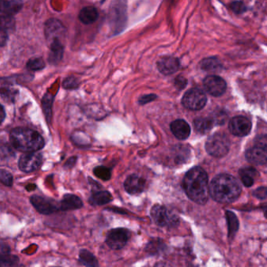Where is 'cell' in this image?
Wrapping results in <instances>:
<instances>
[{"label":"cell","mask_w":267,"mask_h":267,"mask_svg":"<svg viewBox=\"0 0 267 267\" xmlns=\"http://www.w3.org/2000/svg\"><path fill=\"white\" fill-rule=\"evenodd\" d=\"M184 190L191 201L204 204L209 197L208 175L201 167L193 168L187 172L183 181Z\"/></svg>","instance_id":"6da1fadb"},{"label":"cell","mask_w":267,"mask_h":267,"mask_svg":"<svg viewBox=\"0 0 267 267\" xmlns=\"http://www.w3.org/2000/svg\"><path fill=\"white\" fill-rule=\"evenodd\" d=\"M208 191L214 201L222 204H230L241 195V187L238 180L231 175L220 174L211 180Z\"/></svg>","instance_id":"7a4b0ae2"},{"label":"cell","mask_w":267,"mask_h":267,"mask_svg":"<svg viewBox=\"0 0 267 267\" xmlns=\"http://www.w3.org/2000/svg\"><path fill=\"white\" fill-rule=\"evenodd\" d=\"M14 148L25 153H33L43 148L45 142L39 133L28 128H16L10 134Z\"/></svg>","instance_id":"3957f363"},{"label":"cell","mask_w":267,"mask_h":267,"mask_svg":"<svg viewBox=\"0 0 267 267\" xmlns=\"http://www.w3.org/2000/svg\"><path fill=\"white\" fill-rule=\"evenodd\" d=\"M205 149L208 154L213 157H224L230 150V140L224 133H215L209 136L206 141Z\"/></svg>","instance_id":"277c9868"},{"label":"cell","mask_w":267,"mask_h":267,"mask_svg":"<svg viewBox=\"0 0 267 267\" xmlns=\"http://www.w3.org/2000/svg\"><path fill=\"white\" fill-rule=\"evenodd\" d=\"M150 215L154 223L159 227H175L180 223L178 217L169 211L166 207L156 204L150 211Z\"/></svg>","instance_id":"5b68a950"},{"label":"cell","mask_w":267,"mask_h":267,"mask_svg":"<svg viewBox=\"0 0 267 267\" xmlns=\"http://www.w3.org/2000/svg\"><path fill=\"white\" fill-rule=\"evenodd\" d=\"M266 137L265 136L258 137L254 147L247 150L245 153L247 161L251 164L265 165L266 163Z\"/></svg>","instance_id":"8992f818"},{"label":"cell","mask_w":267,"mask_h":267,"mask_svg":"<svg viewBox=\"0 0 267 267\" xmlns=\"http://www.w3.org/2000/svg\"><path fill=\"white\" fill-rule=\"evenodd\" d=\"M207 103V96L204 91L194 88L186 92L182 99V103L190 111H199L204 109Z\"/></svg>","instance_id":"52a82bcc"},{"label":"cell","mask_w":267,"mask_h":267,"mask_svg":"<svg viewBox=\"0 0 267 267\" xmlns=\"http://www.w3.org/2000/svg\"><path fill=\"white\" fill-rule=\"evenodd\" d=\"M66 32V28L58 20L49 19L45 23V35L49 44L55 42L63 43Z\"/></svg>","instance_id":"ba28073f"},{"label":"cell","mask_w":267,"mask_h":267,"mask_svg":"<svg viewBox=\"0 0 267 267\" xmlns=\"http://www.w3.org/2000/svg\"><path fill=\"white\" fill-rule=\"evenodd\" d=\"M31 202L37 211L44 215H49L60 209V203L49 197L33 195L31 197Z\"/></svg>","instance_id":"9c48e42d"},{"label":"cell","mask_w":267,"mask_h":267,"mask_svg":"<svg viewBox=\"0 0 267 267\" xmlns=\"http://www.w3.org/2000/svg\"><path fill=\"white\" fill-rule=\"evenodd\" d=\"M129 231L126 229H113L106 235V243L111 248L115 250L124 248L129 240Z\"/></svg>","instance_id":"30bf717a"},{"label":"cell","mask_w":267,"mask_h":267,"mask_svg":"<svg viewBox=\"0 0 267 267\" xmlns=\"http://www.w3.org/2000/svg\"><path fill=\"white\" fill-rule=\"evenodd\" d=\"M251 121L244 116H236L229 123V129L233 135L239 137L246 136L251 130Z\"/></svg>","instance_id":"8fae6325"},{"label":"cell","mask_w":267,"mask_h":267,"mask_svg":"<svg viewBox=\"0 0 267 267\" xmlns=\"http://www.w3.org/2000/svg\"><path fill=\"white\" fill-rule=\"evenodd\" d=\"M42 163V155L39 153H26L20 158L18 166L20 170L25 173H32L40 167Z\"/></svg>","instance_id":"7c38bea8"},{"label":"cell","mask_w":267,"mask_h":267,"mask_svg":"<svg viewBox=\"0 0 267 267\" xmlns=\"http://www.w3.org/2000/svg\"><path fill=\"white\" fill-rule=\"evenodd\" d=\"M204 89L213 96H220L227 90L225 81L217 75H208L204 79Z\"/></svg>","instance_id":"4fadbf2b"},{"label":"cell","mask_w":267,"mask_h":267,"mask_svg":"<svg viewBox=\"0 0 267 267\" xmlns=\"http://www.w3.org/2000/svg\"><path fill=\"white\" fill-rule=\"evenodd\" d=\"M157 66L159 72L163 75H170L179 70L180 61L174 57H164L159 60Z\"/></svg>","instance_id":"5bb4252c"},{"label":"cell","mask_w":267,"mask_h":267,"mask_svg":"<svg viewBox=\"0 0 267 267\" xmlns=\"http://www.w3.org/2000/svg\"><path fill=\"white\" fill-rule=\"evenodd\" d=\"M146 181L144 179L137 175L129 176L124 183V187L129 194H138L143 192L145 188Z\"/></svg>","instance_id":"9a60e30c"},{"label":"cell","mask_w":267,"mask_h":267,"mask_svg":"<svg viewBox=\"0 0 267 267\" xmlns=\"http://www.w3.org/2000/svg\"><path fill=\"white\" fill-rule=\"evenodd\" d=\"M171 131L173 132L177 139L184 140L188 138L190 134V127L188 123L183 119H177L171 123L170 126Z\"/></svg>","instance_id":"2e32d148"},{"label":"cell","mask_w":267,"mask_h":267,"mask_svg":"<svg viewBox=\"0 0 267 267\" xmlns=\"http://www.w3.org/2000/svg\"><path fill=\"white\" fill-rule=\"evenodd\" d=\"M82 200L78 196L74 194H65L63 197V199L60 202V209L63 211H68V210H76L82 208Z\"/></svg>","instance_id":"e0dca14e"},{"label":"cell","mask_w":267,"mask_h":267,"mask_svg":"<svg viewBox=\"0 0 267 267\" xmlns=\"http://www.w3.org/2000/svg\"><path fill=\"white\" fill-rule=\"evenodd\" d=\"M242 184L246 187H250L253 185L255 179L258 177V172L251 167L243 168L239 171Z\"/></svg>","instance_id":"ac0fdd59"},{"label":"cell","mask_w":267,"mask_h":267,"mask_svg":"<svg viewBox=\"0 0 267 267\" xmlns=\"http://www.w3.org/2000/svg\"><path fill=\"white\" fill-rule=\"evenodd\" d=\"M98 16L99 14L95 7H86L79 13V18L85 25H90L97 20Z\"/></svg>","instance_id":"d6986e66"},{"label":"cell","mask_w":267,"mask_h":267,"mask_svg":"<svg viewBox=\"0 0 267 267\" xmlns=\"http://www.w3.org/2000/svg\"><path fill=\"white\" fill-rule=\"evenodd\" d=\"M21 7L22 3L20 1H0V12L10 16L19 12Z\"/></svg>","instance_id":"ffe728a7"},{"label":"cell","mask_w":267,"mask_h":267,"mask_svg":"<svg viewBox=\"0 0 267 267\" xmlns=\"http://www.w3.org/2000/svg\"><path fill=\"white\" fill-rule=\"evenodd\" d=\"M49 62L50 64H58L62 59L64 52V44L62 42H55L49 44Z\"/></svg>","instance_id":"44dd1931"},{"label":"cell","mask_w":267,"mask_h":267,"mask_svg":"<svg viewBox=\"0 0 267 267\" xmlns=\"http://www.w3.org/2000/svg\"><path fill=\"white\" fill-rule=\"evenodd\" d=\"M226 217H227V226H228L229 239L232 240L236 233L238 232L239 222H238V217H236L233 211H227Z\"/></svg>","instance_id":"7402d4cb"},{"label":"cell","mask_w":267,"mask_h":267,"mask_svg":"<svg viewBox=\"0 0 267 267\" xmlns=\"http://www.w3.org/2000/svg\"><path fill=\"white\" fill-rule=\"evenodd\" d=\"M112 201V195L109 191H98L91 196L89 202L93 205H103Z\"/></svg>","instance_id":"603a6c76"},{"label":"cell","mask_w":267,"mask_h":267,"mask_svg":"<svg viewBox=\"0 0 267 267\" xmlns=\"http://www.w3.org/2000/svg\"><path fill=\"white\" fill-rule=\"evenodd\" d=\"M213 127V120L209 118H199L194 121L196 131L205 133L210 131Z\"/></svg>","instance_id":"cb8c5ba5"},{"label":"cell","mask_w":267,"mask_h":267,"mask_svg":"<svg viewBox=\"0 0 267 267\" xmlns=\"http://www.w3.org/2000/svg\"><path fill=\"white\" fill-rule=\"evenodd\" d=\"M79 260L87 267H99L97 259L87 250H82L79 253Z\"/></svg>","instance_id":"d4e9b609"},{"label":"cell","mask_w":267,"mask_h":267,"mask_svg":"<svg viewBox=\"0 0 267 267\" xmlns=\"http://www.w3.org/2000/svg\"><path fill=\"white\" fill-rule=\"evenodd\" d=\"M201 69L206 72H217L222 68L217 58H208L203 60L200 64Z\"/></svg>","instance_id":"484cf974"},{"label":"cell","mask_w":267,"mask_h":267,"mask_svg":"<svg viewBox=\"0 0 267 267\" xmlns=\"http://www.w3.org/2000/svg\"><path fill=\"white\" fill-rule=\"evenodd\" d=\"M19 262V258L16 255L11 254H0V265L2 266H15Z\"/></svg>","instance_id":"4316f807"},{"label":"cell","mask_w":267,"mask_h":267,"mask_svg":"<svg viewBox=\"0 0 267 267\" xmlns=\"http://www.w3.org/2000/svg\"><path fill=\"white\" fill-rule=\"evenodd\" d=\"M15 20L10 15H0V29L7 32V30L14 29Z\"/></svg>","instance_id":"83f0119b"},{"label":"cell","mask_w":267,"mask_h":267,"mask_svg":"<svg viewBox=\"0 0 267 267\" xmlns=\"http://www.w3.org/2000/svg\"><path fill=\"white\" fill-rule=\"evenodd\" d=\"M93 173L96 177L105 180V181L110 180L111 177H112L110 170L104 167V166H98V167L95 168Z\"/></svg>","instance_id":"f1b7e54d"},{"label":"cell","mask_w":267,"mask_h":267,"mask_svg":"<svg viewBox=\"0 0 267 267\" xmlns=\"http://www.w3.org/2000/svg\"><path fill=\"white\" fill-rule=\"evenodd\" d=\"M45 66V62L41 58H32L27 64V68L32 71L42 70Z\"/></svg>","instance_id":"f546056e"},{"label":"cell","mask_w":267,"mask_h":267,"mask_svg":"<svg viewBox=\"0 0 267 267\" xmlns=\"http://www.w3.org/2000/svg\"><path fill=\"white\" fill-rule=\"evenodd\" d=\"M0 182L7 187L13 185L14 178L11 173L5 170H0Z\"/></svg>","instance_id":"4dcf8cb0"},{"label":"cell","mask_w":267,"mask_h":267,"mask_svg":"<svg viewBox=\"0 0 267 267\" xmlns=\"http://www.w3.org/2000/svg\"><path fill=\"white\" fill-rule=\"evenodd\" d=\"M231 8L234 13L238 14H243V13H245L247 11L246 6L241 1L232 3L231 4Z\"/></svg>","instance_id":"1f68e13d"},{"label":"cell","mask_w":267,"mask_h":267,"mask_svg":"<svg viewBox=\"0 0 267 267\" xmlns=\"http://www.w3.org/2000/svg\"><path fill=\"white\" fill-rule=\"evenodd\" d=\"M267 190L265 187H259L253 192V195L258 199L265 200L266 198Z\"/></svg>","instance_id":"d6a6232c"},{"label":"cell","mask_w":267,"mask_h":267,"mask_svg":"<svg viewBox=\"0 0 267 267\" xmlns=\"http://www.w3.org/2000/svg\"><path fill=\"white\" fill-rule=\"evenodd\" d=\"M63 86L65 89H75L78 86L77 81L73 77L68 78L64 82Z\"/></svg>","instance_id":"836d02e7"},{"label":"cell","mask_w":267,"mask_h":267,"mask_svg":"<svg viewBox=\"0 0 267 267\" xmlns=\"http://www.w3.org/2000/svg\"><path fill=\"white\" fill-rule=\"evenodd\" d=\"M0 95L5 99V100H13L14 99V93L13 91L10 90L9 89L2 88L0 89Z\"/></svg>","instance_id":"e575fe53"},{"label":"cell","mask_w":267,"mask_h":267,"mask_svg":"<svg viewBox=\"0 0 267 267\" xmlns=\"http://www.w3.org/2000/svg\"><path fill=\"white\" fill-rule=\"evenodd\" d=\"M175 83H176V86H177L179 89H184V88L187 86V79H184V78L183 77H179L176 79Z\"/></svg>","instance_id":"d590c367"},{"label":"cell","mask_w":267,"mask_h":267,"mask_svg":"<svg viewBox=\"0 0 267 267\" xmlns=\"http://www.w3.org/2000/svg\"><path fill=\"white\" fill-rule=\"evenodd\" d=\"M7 40H8V35H7V32L0 29V46L5 45Z\"/></svg>","instance_id":"8d00e7d4"},{"label":"cell","mask_w":267,"mask_h":267,"mask_svg":"<svg viewBox=\"0 0 267 267\" xmlns=\"http://www.w3.org/2000/svg\"><path fill=\"white\" fill-rule=\"evenodd\" d=\"M155 98V95H147V96H143V97L140 98V103H141V104H145V103H148V102L154 100Z\"/></svg>","instance_id":"74e56055"},{"label":"cell","mask_w":267,"mask_h":267,"mask_svg":"<svg viewBox=\"0 0 267 267\" xmlns=\"http://www.w3.org/2000/svg\"><path fill=\"white\" fill-rule=\"evenodd\" d=\"M6 118V113L5 110H4V106L0 104V124L3 123L4 119Z\"/></svg>","instance_id":"f35d334b"},{"label":"cell","mask_w":267,"mask_h":267,"mask_svg":"<svg viewBox=\"0 0 267 267\" xmlns=\"http://www.w3.org/2000/svg\"><path fill=\"white\" fill-rule=\"evenodd\" d=\"M0 267H3L2 265H0Z\"/></svg>","instance_id":"ab89813d"}]
</instances>
